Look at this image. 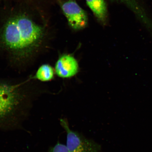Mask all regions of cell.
Here are the masks:
<instances>
[{"label": "cell", "mask_w": 152, "mask_h": 152, "mask_svg": "<svg viewBox=\"0 0 152 152\" xmlns=\"http://www.w3.org/2000/svg\"><path fill=\"white\" fill-rule=\"evenodd\" d=\"M54 68L48 64H42L38 68L36 73L33 75L34 79L41 82H48L54 79Z\"/></svg>", "instance_id": "8"}, {"label": "cell", "mask_w": 152, "mask_h": 152, "mask_svg": "<svg viewBox=\"0 0 152 152\" xmlns=\"http://www.w3.org/2000/svg\"><path fill=\"white\" fill-rule=\"evenodd\" d=\"M33 76L24 79H0V129L20 127L34 101L45 92Z\"/></svg>", "instance_id": "2"}, {"label": "cell", "mask_w": 152, "mask_h": 152, "mask_svg": "<svg viewBox=\"0 0 152 152\" xmlns=\"http://www.w3.org/2000/svg\"><path fill=\"white\" fill-rule=\"evenodd\" d=\"M60 124L66 133V144L69 152H100L101 146L83 135L71 130L68 121L61 119Z\"/></svg>", "instance_id": "3"}, {"label": "cell", "mask_w": 152, "mask_h": 152, "mask_svg": "<svg viewBox=\"0 0 152 152\" xmlns=\"http://www.w3.org/2000/svg\"><path fill=\"white\" fill-rule=\"evenodd\" d=\"M56 74L62 78H68L75 75L79 71V65L76 59L69 54L59 57L55 66Z\"/></svg>", "instance_id": "5"}, {"label": "cell", "mask_w": 152, "mask_h": 152, "mask_svg": "<svg viewBox=\"0 0 152 152\" xmlns=\"http://www.w3.org/2000/svg\"><path fill=\"white\" fill-rule=\"evenodd\" d=\"M86 1L97 18L102 23H105L107 18V9L104 0H86Z\"/></svg>", "instance_id": "7"}, {"label": "cell", "mask_w": 152, "mask_h": 152, "mask_svg": "<svg viewBox=\"0 0 152 152\" xmlns=\"http://www.w3.org/2000/svg\"><path fill=\"white\" fill-rule=\"evenodd\" d=\"M46 152H69L66 145L58 142L54 147H50Z\"/></svg>", "instance_id": "9"}, {"label": "cell", "mask_w": 152, "mask_h": 152, "mask_svg": "<svg viewBox=\"0 0 152 152\" xmlns=\"http://www.w3.org/2000/svg\"><path fill=\"white\" fill-rule=\"evenodd\" d=\"M126 6L148 30L152 29V20L140 0H113Z\"/></svg>", "instance_id": "6"}, {"label": "cell", "mask_w": 152, "mask_h": 152, "mask_svg": "<svg viewBox=\"0 0 152 152\" xmlns=\"http://www.w3.org/2000/svg\"><path fill=\"white\" fill-rule=\"evenodd\" d=\"M60 7L71 27L76 30L85 28L88 23L87 15L75 0L60 1Z\"/></svg>", "instance_id": "4"}, {"label": "cell", "mask_w": 152, "mask_h": 152, "mask_svg": "<svg viewBox=\"0 0 152 152\" xmlns=\"http://www.w3.org/2000/svg\"><path fill=\"white\" fill-rule=\"evenodd\" d=\"M47 28L26 11L18 10L8 13L0 25L3 58L18 71L31 66L48 48Z\"/></svg>", "instance_id": "1"}]
</instances>
